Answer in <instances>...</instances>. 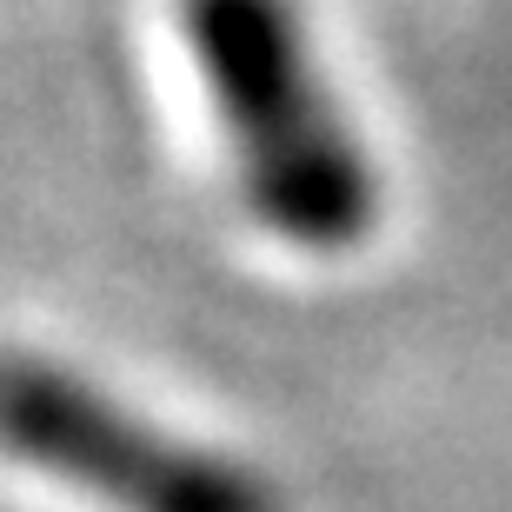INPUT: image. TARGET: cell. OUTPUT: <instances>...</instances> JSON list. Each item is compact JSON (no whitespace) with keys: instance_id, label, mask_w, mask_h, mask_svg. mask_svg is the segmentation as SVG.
<instances>
[{"instance_id":"1","label":"cell","mask_w":512,"mask_h":512,"mask_svg":"<svg viewBox=\"0 0 512 512\" xmlns=\"http://www.w3.org/2000/svg\"><path fill=\"white\" fill-rule=\"evenodd\" d=\"M180 34L266 233L346 253L380 220V180L346 107L326 94L293 0H180Z\"/></svg>"},{"instance_id":"2","label":"cell","mask_w":512,"mask_h":512,"mask_svg":"<svg viewBox=\"0 0 512 512\" xmlns=\"http://www.w3.org/2000/svg\"><path fill=\"white\" fill-rule=\"evenodd\" d=\"M0 453L114 512H280L260 473L147 426L67 366L20 353L0 360Z\"/></svg>"}]
</instances>
